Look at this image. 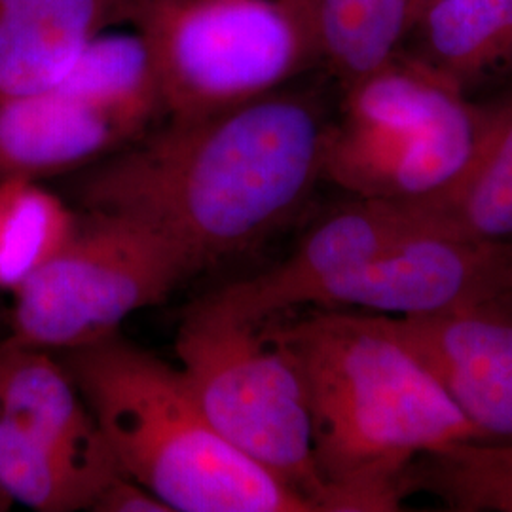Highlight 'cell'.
<instances>
[{
    "label": "cell",
    "mask_w": 512,
    "mask_h": 512,
    "mask_svg": "<svg viewBox=\"0 0 512 512\" xmlns=\"http://www.w3.org/2000/svg\"><path fill=\"white\" fill-rule=\"evenodd\" d=\"M395 203L404 234L512 241V93L492 103L475 156L437 192Z\"/></svg>",
    "instance_id": "obj_14"
},
{
    "label": "cell",
    "mask_w": 512,
    "mask_h": 512,
    "mask_svg": "<svg viewBox=\"0 0 512 512\" xmlns=\"http://www.w3.org/2000/svg\"><path fill=\"white\" fill-rule=\"evenodd\" d=\"M88 217L12 293L10 340L52 353L92 344L200 272L190 256L145 226Z\"/></svg>",
    "instance_id": "obj_8"
},
{
    "label": "cell",
    "mask_w": 512,
    "mask_h": 512,
    "mask_svg": "<svg viewBox=\"0 0 512 512\" xmlns=\"http://www.w3.org/2000/svg\"><path fill=\"white\" fill-rule=\"evenodd\" d=\"M264 325L304 378L313 454L332 512L399 511L421 456L480 440L378 313L323 308Z\"/></svg>",
    "instance_id": "obj_2"
},
{
    "label": "cell",
    "mask_w": 512,
    "mask_h": 512,
    "mask_svg": "<svg viewBox=\"0 0 512 512\" xmlns=\"http://www.w3.org/2000/svg\"><path fill=\"white\" fill-rule=\"evenodd\" d=\"M332 120L319 93L281 88L192 120L165 118L74 173L92 217L129 220L202 272L272 236L323 179Z\"/></svg>",
    "instance_id": "obj_1"
},
{
    "label": "cell",
    "mask_w": 512,
    "mask_h": 512,
    "mask_svg": "<svg viewBox=\"0 0 512 512\" xmlns=\"http://www.w3.org/2000/svg\"><path fill=\"white\" fill-rule=\"evenodd\" d=\"M12 505V499L6 495V492L0 488V512L8 511Z\"/></svg>",
    "instance_id": "obj_21"
},
{
    "label": "cell",
    "mask_w": 512,
    "mask_h": 512,
    "mask_svg": "<svg viewBox=\"0 0 512 512\" xmlns=\"http://www.w3.org/2000/svg\"><path fill=\"white\" fill-rule=\"evenodd\" d=\"M0 420L105 484L122 475L90 406L52 351L0 342Z\"/></svg>",
    "instance_id": "obj_12"
},
{
    "label": "cell",
    "mask_w": 512,
    "mask_h": 512,
    "mask_svg": "<svg viewBox=\"0 0 512 512\" xmlns=\"http://www.w3.org/2000/svg\"><path fill=\"white\" fill-rule=\"evenodd\" d=\"M76 230L71 207L38 181H0V291L14 293Z\"/></svg>",
    "instance_id": "obj_17"
},
{
    "label": "cell",
    "mask_w": 512,
    "mask_h": 512,
    "mask_svg": "<svg viewBox=\"0 0 512 512\" xmlns=\"http://www.w3.org/2000/svg\"><path fill=\"white\" fill-rule=\"evenodd\" d=\"M95 512H171L162 499L126 475H116L93 501Z\"/></svg>",
    "instance_id": "obj_19"
},
{
    "label": "cell",
    "mask_w": 512,
    "mask_h": 512,
    "mask_svg": "<svg viewBox=\"0 0 512 512\" xmlns=\"http://www.w3.org/2000/svg\"><path fill=\"white\" fill-rule=\"evenodd\" d=\"M435 494L450 511L512 512V442L461 440L421 456L408 494Z\"/></svg>",
    "instance_id": "obj_18"
},
{
    "label": "cell",
    "mask_w": 512,
    "mask_h": 512,
    "mask_svg": "<svg viewBox=\"0 0 512 512\" xmlns=\"http://www.w3.org/2000/svg\"><path fill=\"white\" fill-rule=\"evenodd\" d=\"M342 92L323 179L359 198L412 200L452 183L492 114L403 46Z\"/></svg>",
    "instance_id": "obj_5"
},
{
    "label": "cell",
    "mask_w": 512,
    "mask_h": 512,
    "mask_svg": "<svg viewBox=\"0 0 512 512\" xmlns=\"http://www.w3.org/2000/svg\"><path fill=\"white\" fill-rule=\"evenodd\" d=\"M431 2H435V0H412V10H410V25H412V21L418 18L421 14V10H425ZM410 29V27H408Z\"/></svg>",
    "instance_id": "obj_20"
},
{
    "label": "cell",
    "mask_w": 512,
    "mask_h": 512,
    "mask_svg": "<svg viewBox=\"0 0 512 512\" xmlns=\"http://www.w3.org/2000/svg\"><path fill=\"white\" fill-rule=\"evenodd\" d=\"M480 440L512 442V294L427 315H382Z\"/></svg>",
    "instance_id": "obj_10"
},
{
    "label": "cell",
    "mask_w": 512,
    "mask_h": 512,
    "mask_svg": "<svg viewBox=\"0 0 512 512\" xmlns=\"http://www.w3.org/2000/svg\"><path fill=\"white\" fill-rule=\"evenodd\" d=\"M165 120L164 95L143 38H95L57 82L0 99V181H40L105 160Z\"/></svg>",
    "instance_id": "obj_7"
},
{
    "label": "cell",
    "mask_w": 512,
    "mask_h": 512,
    "mask_svg": "<svg viewBox=\"0 0 512 512\" xmlns=\"http://www.w3.org/2000/svg\"><path fill=\"white\" fill-rule=\"evenodd\" d=\"M403 236L395 203L355 196L321 220L283 262L203 296L196 306L228 321L264 325L285 311L311 306L334 279L357 270Z\"/></svg>",
    "instance_id": "obj_11"
},
{
    "label": "cell",
    "mask_w": 512,
    "mask_h": 512,
    "mask_svg": "<svg viewBox=\"0 0 512 512\" xmlns=\"http://www.w3.org/2000/svg\"><path fill=\"white\" fill-rule=\"evenodd\" d=\"M139 0H0V99L38 92L88 44L131 23Z\"/></svg>",
    "instance_id": "obj_13"
},
{
    "label": "cell",
    "mask_w": 512,
    "mask_h": 512,
    "mask_svg": "<svg viewBox=\"0 0 512 512\" xmlns=\"http://www.w3.org/2000/svg\"><path fill=\"white\" fill-rule=\"evenodd\" d=\"M165 118L192 120L249 103L323 67L313 0H139Z\"/></svg>",
    "instance_id": "obj_4"
},
{
    "label": "cell",
    "mask_w": 512,
    "mask_h": 512,
    "mask_svg": "<svg viewBox=\"0 0 512 512\" xmlns=\"http://www.w3.org/2000/svg\"><path fill=\"white\" fill-rule=\"evenodd\" d=\"M404 50L465 95L512 76V0H435L412 21Z\"/></svg>",
    "instance_id": "obj_15"
},
{
    "label": "cell",
    "mask_w": 512,
    "mask_h": 512,
    "mask_svg": "<svg viewBox=\"0 0 512 512\" xmlns=\"http://www.w3.org/2000/svg\"><path fill=\"white\" fill-rule=\"evenodd\" d=\"M122 475L171 512H317L243 456L203 412L181 366L114 332L59 351Z\"/></svg>",
    "instance_id": "obj_3"
},
{
    "label": "cell",
    "mask_w": 512,
    "mask_h": 512,
    "mask_svg": "<svg viewBox=\"0 0 512 512\" xmlns=\"http://www.w3.org/2000/svg\"><path fill=\"white\" fill-rule=\"evenodd\" d=\"M175 349L220 435L306 497L317 512H332L313 454L304 378L268 327L228 321L194 304L184 315Z\"/></svg>",
    "instance_id": "obj_6"
},
{
    "label": "cell",
    "mask_w": 512,
    "mask_h": 512,
    "mask_svg": "<svg viewBox=\"0 0 512 512\" xmlns=\"http://www.w3.org/2000/svg\"><path fill=\"white\" fill-rule=\"evenodd\" d=\"M323 67L344 88L403 46L412 0H313Z\"/></svg>",
    "instance_id": "obj_16"
},
{
    "label": "cell",
    "mask_w": 512,
    "mask_h": 512,
    "mask_svg": "<svg viewBox=\"0 0 512 512\" xmlns=\"http://www.w3.org/2000/svg\"><path fill=\"white\" fill-rule=\"evenodd\" d=\"M512 294V241L406 234L329 283L311 306L427 315Z\"/></svg>",
    "instance_id": "obj_9"
}]
</instances>
